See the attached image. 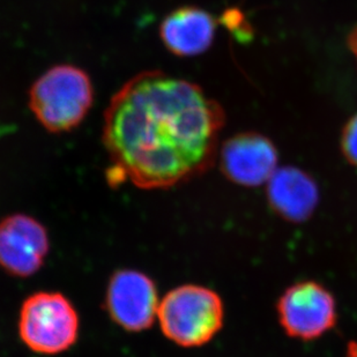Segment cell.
<instances>
[{"mask_svg":"<svg viewBox=\"0 0 357 357\" xmlns=\"http://www.w3.org/2000/svg\"><path fill=\"white\" fill-rule=\"evenodd\" d=\"M225 119L221 105L198 84L162 71L139 73L105 110L109 183L169 189L200 175L215 159Z\"/></svg>","mask_w":357,"mask_h":357,"instance_id":"6da1fadb","label":"cell"},{"mask_svg":"<svg viewBox=\"0 0 357 357\" xmlns=\"http://www.w3.org/2000/svg\"><path fill=\"white\" fill-rule=\"evenodd\" d=\"M94 102V88L82 68L56 65L35 81L29 108L45 130L64 133L78 128Z\"/></svg>","mask_w":357,"mask_h":357,"instance_id":"7a4b0ae2","label":"cell"},{"mask_svg":"<svg viewBox=\"0 0 357 357\" xmlns=\"http://www.w3.org/2000/svg\"><path fill=\"white\" fill-rule=\"evenodd\" d=\"M158 319L169 340L181 347H200L222 328L225 305L214 290L184 284L160 301Z\"/></svg>","mask_w":357,"mask_h":357,"instance_id":"3957f363","label":"cell"},{"mask_svg":"<svg viewBox=\"0 0 357 357\" xmlns=\"http://www.w3.org/2000/svg\"><path fill=\"white\" fill-rule=\"evenodd\" d=\"M19 335L31 351L57 355L77 342L80 330L78 312L71 301L57 291H38L21 305Z\"/></svg>","mask_w":357,"mask_h":357,"instance_id":"277c9868","label":"cell"},{"mask_svg":"<svg viewBox=\"0 0 357 357\" xmlns=\"http://www.w3.org/2000/svg\"><path fill=\"white\" fill-rule=\"evenodd\" d=\"M277 310L284 332L298 340L323 337L337 324V302L330 290L316 281L289 287L278 301Z\"/></svg>","mask_w":357,"mask_h":357,"instance_id":"5b68a950","label":"cell"},{"mask_svg":"<svg viewBox=\"0 0 357 357\" xmlns=\"http://www.w3.org/2000/svg\"><path fill=\"white\" fill-rule=\"evenodd\" d=\"M105 304L112 321L121 328L142 332L152 327L158 317V288L140 271L119 270L109 280Z\"/></svg>","mask_w":357,"mask_h":357,"instance_id":"8992f818","label":"cell"},{"mask_svg":"<svg viewBox=\"0 0 357 357\" xmlns=\"http://www.w3.org/2000/svg\"><path fill=\"white\" fill-rule=\"evenodd\" d=\"M50 249L45 227L26 214H12L0 221V266L17 278L38 273Z\"/></svg>","mask_w":357,"mask_h":357,"instance_id":"52a82bcc","label":"cell"},{"mask_svg":"<svg viewBox=\"0 0 357 357\" xmlns=\"http://www.w3.org/2000/svg\"><path fill=\"white\" fill-rule=\"evenodd\" d=\"M278 151L270 139L258 133H242L228 139L221 149V169L238 185H263L278 169Z\"/></svg>","mask_w":357,"mask_h":357,"instance_id":"ba28073f","label":"cell"},{"mask_svg":"<svg viewBox=\"0 0 357 357\" xmlns=\"http://www.w3.org/2000/svg\"><path fill=\"white\" fill-rule=\"evenodd\" d=\"M267 199L281 218L303 222L314 214L319 190L309 174L295 167L277 169L267 182Z\"/></svg>","mask_w":357,"mask_h":357,"instance_id":"9c48e42d","label":"cell"},{"mask_svg":"<svg viewBox=\"0 0 357 357\" xmlns=\"http://www.w3.org/2000/svg\"><path fill=\"white\" fill-rule=\"evenodd\" d=\"M214 17L199 7L172 10L162 21L160 36L165 47L179 57H193L208 50L215 36Z\"/></svg>","mask_w":357,"mask_h":357,"instance_id":"30bf717a","label":"cell"},{"mask_svg":"<svg viewBox=\"0 0 357 357\" xmlns=\"http://www.w3.org/2000/svg\"><path fill=\"white\" fill-rule=\"evenodd\" d=\"M341 149L347 161L357 167V115L344 125L341 135Z\"/></svg>","mask_w":357,"mask_h":357,"instance_id":"8fae6325","label":"cell"},{"mask_svg":"<svg viewBox=\"0 0 357 357\" xmlns=\"http://www.w3.org/2000/svg\"><path fill=\"white\" fill-rule=\"evenodd\" d=\"M222 21L226 27L229 28L235 34L239 35V40H242V34H244L246 38H249V27L244 22V17L239 10H227L226 13L223 14Z\"/></svg>","mask_w":357,"mask_h":357,"instance_id":"7c38bea8","label":"cell"},{"mask_svg":"<svg viewBox=\"0 0 357 357\" xmlns=\"http://www.w3.org/2000/svg\"><path fill=\"white\" fill-rule=\"evenodd\" d=\"M349 47H351V52L354 54L357 61V28L351 31V36H349Z\"/></svg>","mask_w":357,"mask_h":357,"instance_id":"4fadbf2b","label":"cell"},{"mask_svg":"<svg viewBox=\"0 0 357 357\" xmlns=\"http://www.w3.org/2000/svg\"><path fill=\"white\" fill-rule=\"evenodd\" d=\"M344 357H357V342H355V341L349 342Z\"/></svg>","mask_w":357,"mask_h":357,"instance_id":"5bb4252c","label":"cell"}]
</instances>
